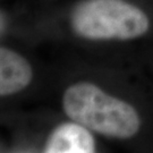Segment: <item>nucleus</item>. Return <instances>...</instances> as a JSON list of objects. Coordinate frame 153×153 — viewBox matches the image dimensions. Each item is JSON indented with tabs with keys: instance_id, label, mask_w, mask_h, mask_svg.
Wrapping results in <instances>:
<instances>
[{
	"instance_id": "nucleus-1",
	"label": "nucleus",
	"mask_w": 153,
	"mask_h": 153,
	"mask_svg": "<svg viewBox=\"0 0 153 153\" xmlns=\"http://www.w3.org/2000/svg\"><path fill=\"white\" fill-rule=\"evenodd\" d=\"M61 104L71 120L104 136L129 138L141 127V118L134 107L92 82L79 81L68 85Z\"/></svg>"
},
{
	"instance_id": "nucleus-2",
	"label": "nucleus",
	"mask_w": 153,
	"mask_h": 153,
	"mask_svg": "<svg viewBox=\"0 0 153 153\" xmlns=\"http://www.w3.org/2000/svg\"><path fill=\"white\" fill-rule=\"evenodd\" d=\"M65 22L74 36L91 42L134 40L150 28L148 15L126 0H78Z\"/></svg>"
},
{
	"instance_id": "nucleus-3",
	"label": "nucleus",
	"mask_w": 153,
	"mask_h": 153,
	"mask_svg": "<svg viewBox=\"0 0 153 153\" xmlns=\"http://www.w3.org/2000/svg\"><path fill=\"white\" fill-rule=\"evenodd\" d=\"M0 40V98L24 92L32 85L34 67L25 53Z\"/></svg>"
},
{
	"instance_id": "nucleus-4",
	"label": "nucleus",
	"mask_w": 153,
	"mask_h": 153,
	"mask_svg": "<svg viewBox=\"0 0 153 153\" xmlns=\"http://www.w3.org/2000/svg\"><path fill=\"white\" fill-rule=\"evenodd\" d=\"M91 133L76 123L59 125L51 133L44 153H94Z\"/></svg>"
},
{
	"instance_id": "nucleus-5",
	"label": "nucleus",
	"mask_w": 153,
	"mask_h": 153,
	"mask_svg": "<svg viewBox=\"0 0 153 153\" xmlns=\"http://www.w3.org/2000/svg\"><path fill=\"white\" fill-rule=\"evenodd\" d=\"M28 18L23 9L6 7L0 4V40L9 35H17L27 32Z\"/></svg>"
},
{
	"instance_id": "nucleus-6",
	"label": "nucleus",
	"mask_w": 153,
	"mask_h": 153,
	"mask_svg": "<svg viewBox=\"0 0 153 153\" xmlns=\"http://www.w3.org/2000/svg\"><path fill=\"white\" fill-rule=\"evenodd\" d=\"M0 1H1V0H0Z\"/></svg>"
}]
</instances>
